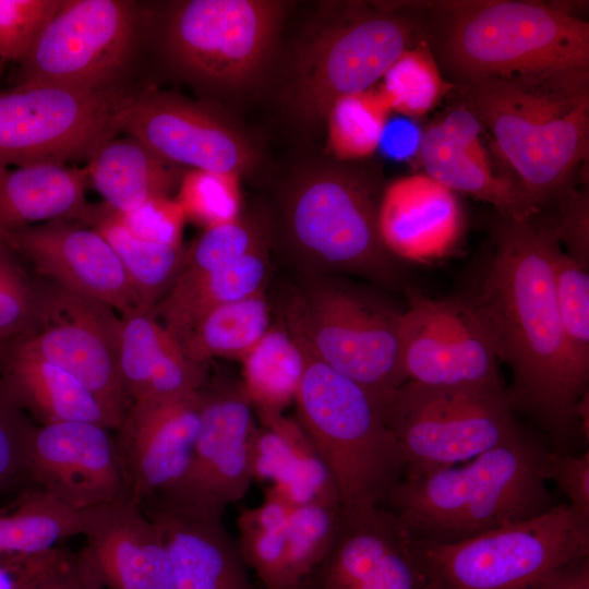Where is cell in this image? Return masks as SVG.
Instances as JSON below:
<instances>
[{
	"label": "cell",
	"instance_id": "db71d44e",
	"mask_svg": "<svg viewBox=\"0 0 589 589\" xmlns=\"http://www.w3.org/2000/svg\"><path fill=\"white\" fill-rule=\"evenodd\" d=\"M21 268L15 260V254L5 245L0 244V283Z\"/></svg>",
	"mask_w": 589,
	"mask_h": 589
},
{
	"label": "cell",
	"instance_id": "681fc988",
	"mask_svg": "<svg viewBox=\"0 0 589 589\" xmlns=\"http://www.w3.org/2000/svg\"><path fill=\"white\" fill-rule=\"evenodd\" d=\"M68 551L59 545L37 554L0 557V589H29L53 570Z\"/></svg>",
	"mask_w": 589,
	"mask_h": 589
},
{
	"label": "cell",
	"instance_id": "7bdbcfd3",
	"mask_svg": "<svg viewBox=\"0 0 589 589\" xmlns=\"http://www.w3.org/2000/svg\"><path fill=\"white\" fill-rule=\"evenodd\" d=\"M64 0H0V60L21 62Z\"/></svg>",
	"mask_w": 589,
	"mask_h": 589
},
{
	"label": "cell",
	"instance_id": "277c9868",
	"mask_svg": "<svg viewBox=\"0 0 589 589\" xmlns=\"http://www.w3.org/2000/svg\"><path fill=\"white\" fill-rule=\"evenodd\" d=\"M548 453L522 430L465 462L404 476L383 507L413 538L438 543L526 520L556 505L546 488Z\"/></svg>",
	"mask_w": 589,
	"mask_h": 589
},
{
	"label": "cell",
	"instance_id": "7a4b0ae2",
	"mask_svg": "<svg viewBox=\"0 0 589 589\" xmlns=\"http://www.w3.org/2000/svg\"><path fill=\"white\" fill-rule=\"evenodd\" d=\"M437 7L442 57L461 83L514 81L589 96V24L568 10L515 0Z\"/></svg>",
	"mask_w": 589,
	"mask_h": 589
},
{
	"label": "cell",
	"instance_id": "f35d334b",
	"mask_svg": "<svg viewBox=\"0 0 589 589\" xmlns=\"http://www.w3.org/2000/svg\"><path fill=\"white\" fill-rule=\"evenodd\" d=\"M390 111L372 88L337 100L327 116L328 145L340 160L361 159L380 146Z\"/></svg>",
	"mask_w": 589,
	"mask_h": 589
},
{
	"label": "cell",
	"instance_id": "ac0fdd59",
	"mask_svg": "<svg viewBox=\"0 0 589 589\" xmlns=\"http://www.w3.org/2000/svg\"><path fill=\"white\" fill-rule=\"evenodd\" d=\"M26 478L76 510L129 497L116 438L110 428L96 422L36 424Z\"/></svg>",
	"mask_w": 589,
	"mask_h": 589
},
{
	"label": "cell",
	"instance_id": "8d00e7d4",
	"mask_svg": "<svg viewBox=\"0 0 589 589\" xmlns=\"http://www.w3.org/2000/svg\"><path fill=\"white\" fill-rule=\"evenodd\" d=\"M553 236V235H552ZM555 298L572 369L589 383V274L552 237L550 245Z\"/></svg>",
	"mask_w": 589,
	"mask_h": 589
},
{
	"label": "cell",
	"instance_id": "f907efd6",
	"mask_svg": "<svg viewBox=\"0 0 589 589\" xmlns=\"http://www.w3.org/2000/svg\"><path fill=\"white\" fill-rule=\"evenodd\" d=\"M29 589H106L91 553L83 546L68 551L60 564Z\"/></svg>",
	"mask_w": 589,
	"mask_h": 589
},
{
	"label": "cell",
	"instance_id": "9f6ffc18",
	"mask_svg": "<svg viewBox=\"0 0 589 589\" xmlns=\"http://www.w3.org/2000/svg\"><path fill=\"white\" fill-rule=\"evenodd\" d=\"M0 244L5 245L8 248V245H7V232L2 231L1 229H0Z\"/></svg>",
	"mask_w": 589,
	"mask_h": 589
},
{
	"label": "cell",
	"instance_id": "f5cc1de1",
	"mask_svg": "<svg viewBox=\"0 0 589 589\" xmlns=\"http://www.w3.org/2000/svg\"><path fill=\"white\" fill-rule=\"evenodd\" d=\"M537 589H589V556L554 570Z\"/></svg>",
	"mask_w": 589,
	"mask_h": 589
},
{
	"label": "cell",
	"instance_id": "30bf717a",
	"mask_svg": "<svg viewBox=\"0 0 589 589\" xmlns=\"http://www.w3.org/2000/svg\"><path fill=\"white\" fill-rule=\"evenodd\" d=\"M132 93L27 83L0 91V165L88 159L120 132Z\"/></svg>",
	"mask_w": 589,
	"mask_h": 589
},
{
	"label": "cell",
	"instance_id": "ab89813d",
	"mask_svg": "<svg viewBox=\"0 0 589 589\" xmlns=\"http://www.w3.org/2000/svg\"><path fill=\"white\" fill-rule=\"evenodd\" d=\"M383 77L380 92L390 110L408 117L425 115L452 87L423 43L405 50Z\"/></svg>",
	"mask_w": 589,
	"mask_h": 589
},
{
	"label": "cell",
	"instance_id": "b9f144b4",
	"mask_svg": "<svg viewBox=\"0 0 589 589\" xmlns=\"http://www.w3.org/2000/svg\"><path fill=\"white\" fill-rule=\"evenodd\" d=\"M238 176L204 170L187 172L179 183L177 202L185 218L205 229L235 220L240 215Z\"/></svg>",
	"mask_w": 589,
	"mask_h": 589
},
{
	"label": "cell",
	"instance_id": "e575fe53",
	"mask_svg": "<svg viewBox=\"0 0 589 589\" xmlns=\"http://www.w3.org/2000/svg\"><path fill=\"white\" fill-rule=\"evenodd\" d=\"M84 510L73 509L38 488L26 490L13 508L0 513V557L31 555L82 534Z\"/></svg>",
	"mask_w": 589,
	"mask_h": 589
},
{
	"label": "cell",
	"instance_id": "4dcf8cb0",
	"mask_svg": "<svg viewBox=\"0 0 589 589\" xmlns=\"http://www.w3.org/2000/svg\"><path fill=\"white\" fill-rule=\"evenodd\" d=\"M85 168L104 203L118 213L169 196L182 179L171 164L132 136L101 143Z\"/></svg>",
	"mask_w": 589,
	"mask_h": 589
},
{
	"label": "cell",
	"instance_id": "11a10c76",
	"mask_svg": "<svg viewBox=\"0 0 589 589\" xmlns=\"http://www.w3.org/2000/svg\"><path fill=\"white\" fill-rule=\"evenodd\" d=\"M12 339L0 336V362L3 359Z\"/></svg>",
	"mask_w": 589,
	"mask_h": 589
},
{
	"label": "cell",
	"instance_id": "816d5d0a",
	"mask_svg": "<svg viewBox=\"0 0 589 589\" xmlns=\"http://www.w3.org/2000/svg\"><path fill=\"white\" fill-rule=\"evenodd\" d=\"M422 133L407 120H397L385 125L380 145L393 158L409 159L418 154Z\"/></svg>",
	"mask_w": 589,
	"mask_h": 589
},
{
	"label": "cell",
	"instance_id": "3957f363",
	"mask_svg": "<svg viewBox=\"0 0 589 589\" xmlns=\"http://www.w3.org/2000/svg\"><path fill=\"white\" fill-rule=\"evenodd\" d=\"M381 180L354 166L330 165L300 173L271 217L272 247L300 276H356L406 289L400 260L378 229Z\"/></svg>",
	"mask_w": 589,
	"mask_h": 589
},
{
	"label": "cell",
	"instance_id": "60d3db41",
	"mask_svg": "<svg viewBox=\"0 0 589 589\" xmlns=\"http://www.w3.org/2000/svg\"><path fill=\"white\" fill-rule=\"evenodd\" d=\"M340 506L314 502L292 509L288 527L289 578L292 589L323 560L334 538Z\"/></svg>",
	"mask_w": 589,
	"mask_h": 589
},
{
	"label": "cell",
	"instance_id": "8992f818",
	"mask_svg": "<svg viewBox=\"0 0 589 589\" xmlns=\"http://www.w3.org/2000/svg\"><path fill=\"white\" fill-rule=\"evenodd\" d=\"M303 354L297 421L330 473L340 510L383 506L406 464L377 401L354 381Z\"/></svg>",
	"mask_w": 589,
	"mask_h": 589
},
{
	"label": "cell",
	"instance_id": "d4e9b609",
	"mask_svg": "<svg viewBox=\"0 0 589 589\" xmlns=\"http://www.w3.org/2000/svg\"><path fill=\"white\" fill-rule=\"evenodd\" d=\"M461 228L453 191L426 175L400 178L383 192L378 229L397 259L421 260L445 253Z\"/></svg>",
	"mask_w": 589,
	"mask_h": 589
},
{
	"label": "cell",
	"instance_id": "d6986e66",
	"mask_svg": "<svg viewBox=\"0 0 589 589\" xmlns=\"http://www.w3.org/2000/svg\"><path fill=\"white\" fill-rule=\"evenodd\" d=\"M299 589H430L411 536L389 509L342 513L323 560Z\"/></svg>",
	"mask_w": 589,
	"mask_h": 589
},
{
	"label": "cell",
	"instance_id": "c3c4849f",
	"mask_svg": "<svg viewBox=\"0 0 589 589\" xmlns=\"http://www.w3.org/2000/svg\"><path fill=\"white\" fill-rule=\"evenodd\" d=\"M561 220L543 225L560 243L566 242L567 253L575 261L588 267V199L568 191L561 197Z\"/></svg>",
	"mask_w": 589,
	"mask_h": 589
},
{
	"label": "cell",
	"instance_id": "d590c367",
	"mask_svg": "<svg viewBox=\"0 0 589 589\" xmlns=\"http://www.w3.org/2000/svg\"><path fill=\"white\" fill-rule=\"evenodd\" d=\"M292 509L265 493L261 505L242 510L237 520L241 555L266 589H292L288 562V527Z\"/></svg>",
	"mask_w": 589,
	"mask_h": 589
},
{
	"label": "cell",
	"instance_id": "ffe728a7",
	"mask_svg": "<svg viewBox=\"0 0 589 589\" xmlns=\"http://www.w3.org/2000/svg\"><path fill=\"white\" fill-rule=\"evenodd\" d=\"M196 392L134 401L116 428L129 497L140 506L168 492L189 467L200 428Z\"/></svg>",
	"mask_w": 589,
	"mask_h": 589
},
{
	"label": "cell",
	"instance_id": "e0dca14e",
	"mask_svg": "<svg viewBox=\"0 0 589 589\" xmlns=\"http://www.w3.org/2000/svg\"><path fill=\"white\" fill-rule=\"evenodd\" d=\"M119 127L171 165L238 176L254 161L239 131L212 110L167 92L132 93Z\"/></svg>",
	"mask_w": 589,
	"mask_h": 589
},
{
	"label": "cell",
	"instance_id": "1f68e13d",
	"mask_svg": "<svg viewBox=\"0 0 589 589\" xmlns=\"http://www.w3.org/2000/svg\"><path fill=\"white\" fill-rule=\"evenodd\" d=\"M81 224L98 231L112 247L136 293L139 310L153 312L179 277L187 248L137 237L104 202L91 204Z\"/></svg>",
	"mask_w": 589,
	"mask_h": 589
},
{
	"label": "cell",
	"instance_id": "ba28073f",
	"mask_svg": "<svg viewBox=\"0 0 589 589\" xmlns=\"http://www.w3.org/2000/svg\"><path fill=\"white\" fill-rule=\"evenodd\" d=\"M411 543L430 589H537L554 570L589 556V519L564 503L458 542L411 536Z\"/></svg>",
	"mask_w": 589,
	"mask_h": 589
},
{
	"label": "cell",
	"instance_id": "cb8c5ba5",
	"mask_svg": "<svg viewBox=\"0 0 589 589\" xmlns=\"http://www.w3.org/2000/svg\"><path fill=\"white\" fill-rule=\"evenodd\" d=\"M82 536L107 589H167L161 533L130 497L84 510Z\"/></svg>",
	"mask_w": 589,
	"mask_h": 589
},
{
	"label": "cell",
	"instance_id": "d6a6232c",
	"mask_svg": "<svg viewBox=\"0 0 589 589\" xmlns=\"http://www.w3.org/2000/svg\"><path fill=\"white\" fill-rule=\"evenodd\" d=\"M265 291L216 306L178 339L187 357L205 365L214 358L241 360L272 325Z\"/></svg>",
	"mask_w": 589,
	"mask_h": 589
},
{
	"label": "cell",
	"instance_id": "6da1fadb",
	"mask_svg": "<svg viewBox=\"0 0 589 589\" xmlns=\"http://www.w3.org/2000/svg\"><path fill=\"white\" fill-rule=\"evenodd\" d=\"M552 233L532 216L501 215L480 285L471 292L495 329L500 362L510 369L507 394L516 411L554 440L580 434L579 404L588 387L576 377L555 298Z\"/></svg>",
	"mask_w": 589,
	"mask_h": 589
},
{
	"label": "cell",
	"instance_id": "484cf974",
	"mask_svg": "<svg viewBox=\"0 0 589 589\" xmlns=\"http://www.w3.org/2000/svg\"><path fill=\"white\" fill-rule=\"evenodd\" d=\"M252 477L291 507L314 502L340 504L329 471L300 423L284 412L255 411Z\"/></svg>",
	"mask_w": 589,
	"mask_h": 589
},
{
	"label": "cell",
	"instance_id": "bcb514c9",
	"mask_svg": "<svg viewBox=\"0 0 589 589\" xmlns=\"http://www.w3.org/2000/svg\"><path fill=\"white\" fill-rule=\"evenodd\" d=\"M37 285L23 268L0 283V336L13 339L27 333L37 312Z\"/></svg>",
	"mask_w": 589,
	"mask_h": 589
},
{
	"label": "cell",
	"instance_id": "f6af8a7d",
	"mask_svg": "<svg viewBox=\"0 0 589 589\" xmlns=\"http://www.w3.org/2000/svg\"><path fill=\"white\" fill-rule=\"evenodd\" d=\"M116 213L122 223L142 239L165 244H182L185 215L177 200L169 196L157 197L130 212Z\"/></svg>",
	"mask_w": 589,
	"mask_h": 589
},
{
	"label": "cell",
	"instance_id": "7dc6e473",
	"mask_svg": "<svg viewBox=\"0 0 589 589\" xmlns=\"http://www.w3.org/2000/svg\"><path fill=\"white\" fill-rule=\"evenodd\" d=\"M548 480H552L578 515L589 519V453L550 452Z\"/></svg>",
	"mask_w": 589,
	"mask_h": 589
},
{
	"label": "cell",
	"instance_id": "83f0119b",
	"mask_svg": "<svg viewBox=\"0 0 589 589\" xmlns=\"http://www.w3.org/2000/svg\"><path fill=\"white\" fill-rule=\"evenodd\" d=\"M86 168L33 163L0 165V229L4 232L57 219L82 223L91 204Z\"/></svg>",
	"mask_w": 589,
	"mask_h": 589
},
{
	"label": "cell",
	"instance_id": "9c48e42d",
	"mask_svg": "<svg viewBox=\"0 0 589 589\" xmlns=\"http://www.w3.org/2000/svg\"><path fill=\"white\" fill-rule=\"evenodd\" d=\"M376 401L399 444L407 477L465 462L522 431L505 384L407 381Z\"/></svg>",
	"mask_w": 589,
	"mask_h": 589
},
{
	"label": "cell",
	"instance_id": "7402d4cb",
	"mask_svg": "<svg viewBox=\"0 0 589 589\" xmlns=\"http://www.w3.org/2000/svg\"><path fill=\"white\" fill-rule=\"evenodd\" d=\"M141 507L166 545L167 589H254L223 510L161 501Z\"/></svg>",
	"mask_w": 589,
	"mask_h": 589
},
{
	"label": "cell",
	"instance_id": "8fae6325",
	"mask_svg": "<svg viewBox=\"0 0 589 589\" xmlns=\"http://www.w3.org/2000/svg\"><path fill=\"white\" fill-rule=\"evenodd\" d=\"M284 4L267 0H191L169 15L165 48L187 79L212 88H241L271 53Z\"/></svg>",
	"mask_w": 589,
	"mask_h": 589
},
{
	"label": "cell",
	"instance_id": "2e32d148",
	"mask_svg": "<svg viewBox=\"0 0 589 589\" xmlns=\"http://www.w3.org/2000/svg\"><path fill=\"white\" fill-rule=\"evenodd\" d=\"M200 396V428L189 467L173 488L152 501L224 512L245 495L253 480L255 411L240 380L226 375L208 376Z\"/></svg>",
	"mask_w": 589,
	"mask_h": 589
},
{
	"label": "cell",
	"instance_id": "f1b7e54d",
	"mask_svg": "<svg viewBox=\"0 0 589 589\" xmlns=\"http://www.w3.org/2000/svg\"><path fill=\"white\" fill-rule=\"evenodd\" d=\"M0 381L19 407L38 425L88 421L115 429L103 406L82 383L43 359L8 348L0 362Z\"/></svg>",
	"mask_w": 589,
	"mask_h": 589
},
{
	"label": "cell",
	"instance_id": "52a82bcc",
	"mask_svg": "<svg viewBox=\"0 0 589 589\" xmlns=\"http://www.w3.org/2000/svg\"><path fill=\"white\" fill-rule=\"evenodd\" d=\"M464 92L537 212L558 201L588 156L589 96L498 80L466 83Z\"/></svg>",
	"mask_w": 589,
	"mask_h": 589
},
{
	"label": "cell",
	"instance_id": "836d02e7",
	"mask_svg": "<svg viewBox=\"0 0 589 589\" xmlns=\"http://www.w3.org/2000/svg\"><path fill=\"white\" fill-rule=\"evenodd\" d=\"M241 385L254 411L284 412L294 402L305 366L304 354L278 322L240 360Z\"/></svg>",
	"mask_w": 589,
	"mask_h": 589
},
{
	"label": "cell",
	"instance_id": "5bb4252c",
	"mask_svg": "<svg viewBox=\"0 0 589 589\" xmlns=\"http://www.w3.org/2000/svg\"><path fill=\"white\" fill-rule=\"evenodd\" d=\"M400 325L407 381L432 386L504 384L493 324L472 293L431 298L405 289Z\"/></svg>",
	"mask_w": 589,
	"mask_h": 589
},
{
	"label": "cell",
	"instance_id": "44dd1931",
	"mask_svg": "<svg viewBox=\"0 0 589 589\" xmlns=\"http://www.w3.org/2000/svg\"><path fill=\"white\" fill-rule=\"evenodd\" d=\"M7 245L60 288L100 301L121 316L139 310L118 255L91 227L63 219L31 225L8 231Z\"/></svg>",
	"mask_w": 589,
	"mask_h": 589
},
{
	"label": "cell",
	"instance_id": "f546056e",
	"mask_svg": "<svg viewBox=\"0 0 589 589\" xmlns=\"http://www.w3.org/2000/svg\"><path fill=\"white\" fill-rule=\"evenodd\" d=\"M272 245L188 280H177L153 313L181 338L212 309L265 291L272 275Z\"/></svg>",
	"mask_w": 589,
	"mask_h": 589
},
{
	"label": "cell",
	"instance_id": "603a6c76",
	"mask_svg": "<svg viewBox=\"0 0 589 589\" xmlns=\"http://www.w3.org/2000/svg\"><path fill=\"white\" fill-rule=\"evenodd\" d=\"M481 127L465 105L431 124L422 133L418 152L425 175L450 191L494 205L501 215L534 216L538 212L518 182L493 173L480 141Z\"/></svg>",
	"mask_w": 589,
	"mask_h": 589
},
{
	"label": "cell",
	"instance_id": "4316f807",
	"mask_svg": "<svg viewBox=\"0 0 589 589\" xmlns=\"http://www.w3.org/2000/svg\"><path fill=\"white\" fill-rule=\"evenodd\" d=\"M121 322L120 371L131 404L179 396L205 385V365L187 357L153 312L135 310L121 316Z\"/></svg>",
	"mask_w": 589,
	"mask_h": 589
},
{
	"label": "cell",
	"instance_id": "74e56055",
	"mask_svg": "<svg viewBox=\"0 0 589 589\" xmlns=\"http://www.w3.org/2000/svg\"><path fill=\"white\" fill-rule=\"evenodd\" d=\"M269 244V216L240 214L235 220L206 228L187 248L177 280L195 278Z\"/></svg>",
	"mask_w": 589,
	"mask_h": 589
},
{
	"label": "cell",
	"instance_id": "4fadbf2b",
	"mask_svg": "<svg viewBox=\"0 0 589 589\" xmlns=\"http://www.w3.org/2000/svg\"><path fill=\"white\" fill-rule=\"evenodd\" d=\"M36 285L33 327L13 338L9 348L73 375L96 397L116 429L131 406L120 371L121 317L111 306L50 281Z\"/></svg>",
	"mask_w": 589,
	"mask_h": 589
},
{
	"label": "cell",
	"instance_id": "7c38bea8",
	"mask_svg": "<svg viewBox=\"0 0 589 589\" xmlns=\"http://www.w3.org/2000/svg\"><path fill=\"white\" fill-rule=\"evenodd\" d=\"M416 24L392 12H369L323 28L294 60L288 103L301 123L326 121L334 104L365 92L410 48Z\"/></svg>",
	"mask_w": 589,
	"mask_h": 589
},
{
	"label": "cell",
	"instance_id": "9a60e30c",
	"mask_svg": "<svg viewBox=\"0 0 589 589\" xmlns=\"http://www.w3.org/2000/svg\"><path fill=\"white\" fill-rule=\"evenodd\" d=\"M134 5L65 0L21 61V82L77 89L111 88L136 41Z\"/></svg>",
	"mask_w": 589,
	"mask_h": 589
},
{
	"label": "cell",
	"instance_id": "5b68a950",
	"mask_svg": "<svg viewBox=\"0 0 589 589\" xmlns=\"http://www.w3.org/2000/svg\"><path fill=\"white\" fill-rule=\"evenodd\" d=\"M280 287L278 322L301 350L364 387L375 400L407 382L404 309L342 276H300Z\"/></svg>",
	"mask_w": 589,
	"mask_h": 589
},
{
	"label": "cell",
	"instance_id": "ee69618b",
	"mask_svg": "<svg viewBox=\"0 0 589 589\" xmlns=\"http://www.w3.org/2000/svg\"><path fill=\"white\" fill-rule=\"evenodd\" d=\"M35 425L0 381V492L26 478L27 450Z\"/></svg>",
	"mask_w": 589,
	"mask_h": 589
}]
</instances>
